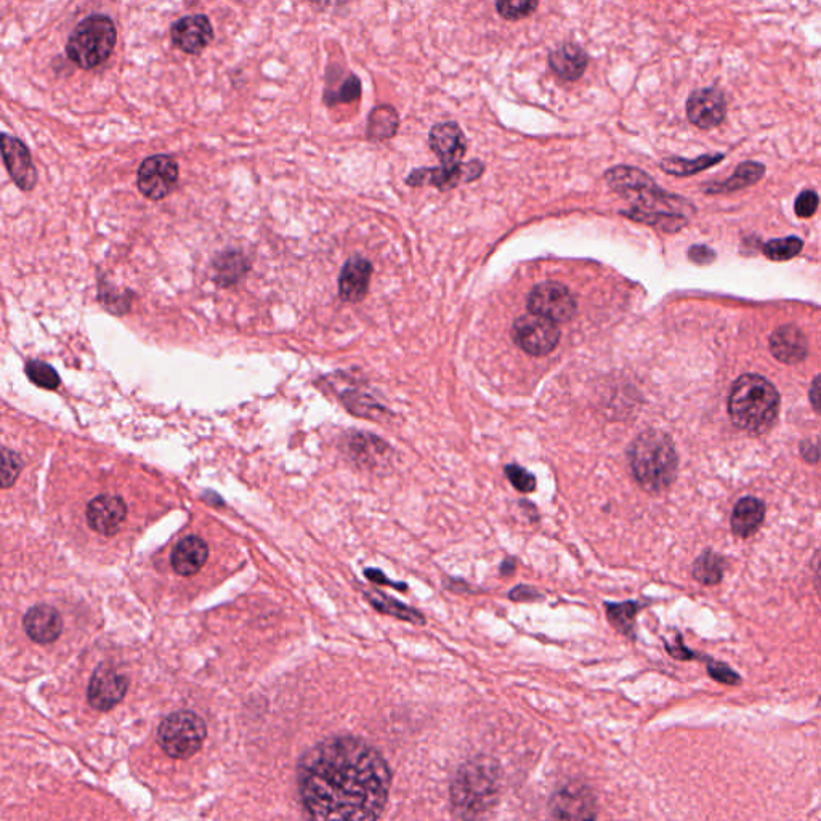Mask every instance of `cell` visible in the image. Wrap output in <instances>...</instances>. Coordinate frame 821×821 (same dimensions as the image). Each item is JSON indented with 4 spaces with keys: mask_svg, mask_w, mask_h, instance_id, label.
Wrapping results in <instances>:
<instances>
[{
    "mask_svg": "<svg viewBox=\"0 0 821 821\" xmlns=\"http://www.w3.org/2000/svg\"><path fill=\"white\" fill-rule=\"evenodd\" d=\"M390 783L381 753L355 737L321 741L297 765L307 821H377L389 801Z\"/></svg>",
    "mask_w": 821,
    "mask_h": 821,
    "instance_id": "6da1fadb",
    "label": "cell"
},
{
    "mask_svg": "<svg viewBox=\"0 0 821 821\" xmlns=\"http://www.w3.org/2000/svg\"><path fill=\"white\" fill-rule=\"evenodd\" d=\"M632 475L642 490L661 493L668 490L677 477L676 446L668 433L661 430H645L632 441L629 448Z\"/></svg>",
    "mask_w": 821,
    "mask_h": 821,
    "instance_id": "7a4b0ae2",
    "label": "cell"
},
{
    "mask_svg": "<svg viewBox=\"0 0 821 821\" xmlns=\"http://www.w3.org/2000/svg\"><path fill=\"white\" fill-rule=\"evenodd\" d=\"M780 395L772 382L757 374L741 376L728 397V413L737 427L749 433H764L775 424Z\"/></svg>",
    "mask_w": 821,
    "mask_h": 821,
    "instance_id": "3957f363",
    "label": "cell"
},
{
    "mask_svg": "<svg viewBox=\"0 0 821 821\" xmlns=\"http://www.w3.org/2000/svg\"><path fill=\"white\" fill-rule=\"evenodd\" d=\"M499 769L496 762L477 757L459 769L451 785V805L459 820L472 821L493 805L498 796Z\"/></svg>",
    "mask_w": 821,
    "mask_h": 821,
    "instance_id": "277c9868",
    "label": "cell"
},
{
    "mask_svg": "<svg viewBox=\"0 0 821 821\" xmlns=\"http://www.w3.org/2000/svg\"><path fill=\"white\" fill-rule=\"evenodd\" d=\"M118 41L116 25L106 15H90L73 29L66 55L81 69H95L110 60Z\"/></svg>",
    "mask_w": 821,
    "mask_h": 821,
    "instance_id": "5b68a950",
    "label": "cell"
},
{
    "mask_svg": "<svg viewBox=\"0 0 821 821\" xmlns=\"http://www.w3.org/2000/svg\"><path fill=\"white\" fill-rule=\"evenodd\" d=\"M605 178H607L608 185L616 193L634 204L635 211L655 214V212H660L656 211V207H668L671 211L684 207L680 206V204L685 203L684 199L669 195L666 191L661 190L653 182L652 177H648L645 172L635 169V167H613L605 174Z\"/></svg>",
    "mask_w": 821,
    "mask_h": 821,
    "instance_id": "8992f818",
    "label": "cell"
},
{
    "mask_svg": "<svg viewBox=\"0 0 821 821\" xmlns=\"http://www.w3.org/2000/svg\"><path fill=\"white\" fill-rule=\"evenodd\" d=\"M207 737L204 720L190 711H178L162 720L158 743L172 759H190L203 748Z\"/></svg>",
    "mask_w": 821,
    "mask_h": 821,
    "instance_id": "52a82bcc",
    "label": "cell"
},
{
    "mask_svg": "<svg viewBox=\"0 0 821 821\" xmlns=\"http://www.w3.org/2000/svg\"><path fill=\"white\" fill-rule=\"evenodd\" d=\"M526 307L531 315L542 316L546 320L557 323H567L575 318L578 304L570 289L562 283H541L534 286L528 296Z\"/></svg>",
    "mask_w": 821,
    "mask_h": 821,
    "instance_id": "ba28073f",
    "label": "cell"
},
{
    "mask_svg": "<svg viewBox=\"0 0 821 821\" xmlns=\"http://www.w3.org/2000/svg\"><path fill=\"white\" fill-rule=\"evenodd\" d=\"M512 337L515 344L528 355L546 356L559 345L560 329L554 321L528 313L515 320Z\"/></svg>",
    "mask_w": 821,
    "mask_h": 821,
    "instance_id": "9c48e42d",
    "label": "cell"
},
{
    "mask_svg": "<svg viewBox=\"0 0 821 821\" xmlns=\"http://www.w3.org/2000/svg\"><path fill=\"white\" fill-rule=\"evenodd\" d=\"M178 183V164L167 154H154L137 170L138 191L150 201H162Z\"/></svg>",
    "mask_w": 821,
    "mask_h": 821,
    "instance_id": "30bf717a",
    "label": "cell"
},
{
    "mask_svg": "<svg viewBox=\"0 0 821 821\" xmlns=\"http://www.w3.org/2000/svg\"><path fill=\"white\" fill-rule=\"evenodd\" d=\"M597 804L591 789L583 783H568L551 802L552 821H595Z\"/></svg>",
    "mask_w": 821,
    "mask_h": 821,
    "instance_id": "8fae6325",
    "label": "cell"
},
{
    "mask_svg": "<svg viewBox=\"0 0 821 821\" xmlns=\"http://www.w3.org/2000/svg\"><path fill=\"white\" fill-rule=\"evenodd\" d=\"M129 680L108 664H100L90 679L87 700L97 711H111L127 695Z\"/></svg>",
    "mask_w": 821,
    "mask_h": 821,
    "instance_id": "7c38bea8",
    "label": "cell"
},
{
    "mask_svg": "<svg viewBox=\"0 0 821 821\" xmlns=\"http://www.w3.org/2000/svg\"><path fill=\"white\" fill-rule=\"evenodd\" d=\"M485 166L480 161H470L467 164H458L454 167H440V169H419L406 178L409 187L432 185L438 190H451L461 183L474 182L482 177Z\"/></svg>",
    "mask_w": 821,
    "mask_h": 821,
    "instance_id": "4fadbf2b",
    "label": "cell"
},
{
    "mask_svg": "<svg viewBox=\"0 0 821 821\" xmlns=\"http://www.w3.org/2000/svg\"><path fill=\"white\" fill-rule=\"evenodd\" d=\"M2 156L13 183L21 191H33L37 185V170L28 146L20 138L2 134Z\"/></svg>",
    "mask_w": 821,
    "mask_h": 821,
    "instance_id": "5bb4252c",
    "label": "cell"
},
{
    "mask_svg": "<svg viewBox=\"0 0 821 821\" xmlns=\"http://www.w3.org/2000/svg\"><path fill=\"white\" fill-rule=\"evenodd\" d=\"M170 37L177 49L188 55H199L214 39V28L206 15H188L175 21Z\"/></svg>",
    "mask_w": 821,
    "mask_h": 821,
    "instance_id": "9a60e30c",
    "label": "cell"
},
{
    "mask_svg": "<svg viewBox=\"0 0 821 821\" xmlns=\"http://www.w3.org/2000/svg\"><path fill=\"white\" fill-rule=\"evenodd\" d=\"M127 517L124 499L116 494H100L87 506V522L95 533L114 536Z\"/></svg>",
    "mask_w": 821,
    "mask_h": 821,
    "instance_id": "2e32d148",
    "label": "cell"
},
{
    "mask_svg": "<svg viewBox=\"0 0 821 821\" xmlns=\"http://www.w3.org/2000/svg\"><path fill=\"white\" fill-rule=\"evenodd\" d=\"M727 103L717 89L695 90L687 100V116L700 129H714L724 121Z\"/></svg>",
    "mask_w": 821,
    "mask_h": 821,
    "instance_id": "e0dca14e",
    "label": "cell"
},
{
    "mask_svg": "<svg viewBox=\"0 0 821 821\" xmlns=\"http://www.w3.org/2000/svg\"><path fill=\"white\" fill-rule=\"evenodd\" d=\"M429 143L443 167L458 166L467 151L466 135L456 122H441L433 126L429 134Z\"/></svg>",
    "mask_w": 821,
    "mask_h": 821,
    "instance_id": "ac0fdd59",
    "label": "cell"
},
{
    "mask_svg": "<svg viewBox=\"0 0 821 821\" xmlns=\"http://www.w3.org/2000/svg\"><path fill=\"white\" fill-rule=\"evenodd\" d=\"M373 265L361 255H353L344 263L339 276V296L344 302L358 304L368 296Z\"/></svg>",
    "mask_w": 821,
    "mask_h": 821,
    "instance_id": "d6986e66",
    "label": "cell"
},
{
    "mask_svg": "<svg viewBox=\"0 0 821 821\" xmlns=\"http://www.w3.org/2000/svg\"><path fill=\"white\" fill-rule=\"evenodd\" d=\"M23 627L29 639L36 644H52L63 632V619L50 605H36L26 611Z\"/></svg>",
    "mask_w": 821,
    "mask_h": 821,
    "instance_id": "ffe728a7",
    "label": "cell"
},
{
    "mask_svg": "<svg viewBox=\"0 0 821 821\" xmlns=\"http://www.w3.org/2000/svg\"><path fill=\"white\" fill-rule=\"evenodd\" d=\"M770 350L781 363L797 364L805 360L809 353V344L801 329L793 324H786L773 331L770 336Z\"/></svg>",
    "mask_w": 821,
    "mask_h": 821,
    "instance_id": "44dd1931",
    "label": "cell"
},
{
    "mask_svg": "<svg viewBox=\"0 0 821 821\" xmlns=\"http://www.w3.org/2000/svg\"><path fill=\"white\" fill-rule=\"evenodd\" d=\"M207 557H209L207 542L198 536H188L177 542V546L170 555V563L177 575L193 576L206 565Z\"/></svg>",
    "mask_w": 821,
    "mask_h": 821,
    "instance_id": "7402d4cb",
    "label": "cell"
},
{
    "mask_svg": "<svg viewBox=\"0 0 821 821\" xmlns=\"http://www.w3.org/2000/svg\"><path fill=\"white\" fill-rule=\"evenodd\" d=\"M586 52L576 44H563L552 50L549 55V66L563 81H578L586 73Z\"/></svg>",
    "mask_w": 821,
    "mask_h": 821,
    "instance_id": "603a6c76",
    "label": "cell"
},
{
    "mask_svg": "<svg viewBox=\"0 0 821 821\" xmlns=\"http://www.w3.org/2000/svg\"><path fill=\"white\" fill-rule=\"evenodd\" d=\"M350 451H352V458L360 466H366L369 469L384 466L385 462H389L390 453H392V449L382 438L374 437L369 433L353 435L350 441Z\"/></svg>",
    "mask_w": 821,
    "mask_h": 821,
    "instance_id": "cb8c5ba5",
    "label": "cell"
},
{
    "mask_svg": "<svg viewBox=\"0 0 821 821\" xmlns=\"http://www.w3.org/2000/svg\"><path fill=\"white\" fill-rule=\"evenodd\" d=\"M251 270V263L243 252L228 249L214 260V281L219 288L227 289L241 283Z\"/></svg>",
    "mask_w": 821,
    "mask_h": 821,
    "instance_id": "d4e9b609",
    "label": "cell"
},
{
    "mask_svg": "<svg viewBox=\"0 0 821 821\" xmlns=\"http://www.w3.org/2000/svg\"><path fill=\"white\" fill-rule=\"evenodd\" d=\"M765 517L764 502L756 498L741 499L732 515V528L740 538L756 533Z\"/></svg>",
    "mask_w": 821,
    "mask_h": 821,
    "instance_id": "484cf974",
    "label": "cell"
},
{
    "mask_svg": "<svg viewBox=\"0 0 821 821\" xmlns=\"http://www.w3.org/2000/svg\"><path fill=\"white\" fill-rule=\"evenodd\" d=\"M376 611L384 613V615L393 616V618L401 619V621H408L411 624H425V616L416 608L409 607L406 603L400 600L393 599L384 592L371 591L364 594Z\"/></svg>",
    "mask_w": 821,
    "mask_h": 821,
    "instance_id": "4316f807",
    "label": "cell"
},
{
    "mask_svg": "<svg viewBox=\"0 0 821 821\" xmlns=\"http://www.w3.org/2000/svg\"><path fill=\"white\" fill-rule=\"evenodd\" d=\"M398 126L400 118L397 110L390 105H381L369 114L366 134L371 142H385L397 135Z\"/></svg>",
    "mask_w": 821,
    "mask_h": 821,
    "instance_id": "83f0119b",
    "label": "cell"
},
{
    "mask_svg": "<svg viewBox=\"0 0 821 821\" xmlns=\"http://www.w3.org/2000/svg\"><path fill=\"white\" fill-rule=\"evenodd\" d=\"M765 174V167L759 162H745L738 166L737 172L733 177L728 178L727 182L714 183L706 187L709 195L714 193H732V191L743 190V188L751 187L754 183L759 182Z\"/></svg>",
    "mask_w": 821,
    "mask_h": 821,
    "instance_id": "f1b7e54d",
    "label": "cell"
},
{
    "mask_svg": "<svg viewBox=\"0 0 821 821\" xmlns=\"http://www.w3.org/2000/svg\"><path fill=\"white\" fill-rule=\"evenodd\" d=\"M724 159V154H704L695 161H688L682 158H668L661 162V169L676 177H688L695 175L708 167L716 166L717 162Z\"/></svg>",
    "mask_w": 821,
    "mask_h": 821,
    "instance_id": "f546056e",
    "label": "cell"
},
{
    "mask_svg": "<svg viewBox=\"0 0 821 821\" xmlns=\"http://www.w3.org/2000/svg\"><path fill=\"white\" fill-rule=\"evenodd\" d=\"M342 401L347 406L350 413L355 416L368 417V419H381L384 414H389V411L384 406L379 405L374 398L369 397L366 393L360 392H345L342 395Z\"/></svg>",
    "mask_w": 821,
    "mask_h": 821,
    "instance_id": "4dcf8cb0",
    "label": "cell"
},
{
    "mask_svg": "<svg viewBox=\"0 0 821 821\" xmlns=\"http://www.w3.org/2000/svg\"><path fill=\"white\" fill-rule=\"evenodd\" d=\"M724 575V560L720 559L719 555L712 554V552H704L693 565V576L696 581L706 586H714L720 583Z\"/></svg>",
    "mask_w": 821,
    "mask_h": 821,
    "instance_id": "1f68e13d",
    "label": "cell"
},
{
    "mask_svg": "<svg viewBox=\"0 0 821 821\" xmlns=\"http://www.w3.org/2000/svg\"><path fill=\"white\" fill-rule=\"evenodd\" d=\"M605 607H607L608 621H610L611 626L618 629L621 634H634L635 616H637V611H639V605H637V603H607Z\"/></svg>",
    "mask_w": 821,
    "mask_h": 821,
    "instance_id": "d6a6232c",
    "label": "cell"
},
{
    "mask_svg": "<svg viewBox=\"0 0 821 821\" xmlns=\"http://www.w3.org/2000/svg\"><path fill=\"white\" fill-rule=\"evenodd\" d=\"M132 297H134L132 292H119L118 289L110 286L108 281H100V284H98V300L113 315H126L130 310V305H132Z\"/></svg>",
    "mask_w": 821,
    "mask_h": 821,
    "instance_id": "836d02e7",
    "label": "cell"
},
{
    "mask_svg": "<svg viewBox=\"0 0 821 821\" xmlns=\"http://www.w3.org/2000/svg\"><path fill=\"white\" fill-rule=\"evenodd\" d=\"M802 249H804L802 239L788 236V238L772 239L769 243H765L762 251L765 257L773 262H786L801 254Z\"/></svg>",
    "mask_w": 821,
    "mask_h": 821,
    "instance_id": "e575fe53",
    "label": "cell"
},
{
    "mask_svg": "<svg viewBox=\"0 0 821 821\" xmlns=\"http://www.w3.org/2000/svg\"><path fill=\"white\" fill-rule=\"evenodd\" d=\"M26 374H28L29 381L36 384L37 387L45 390H55L60 387V376H58L55 368H52L49 363L41 360H29L26 363Z\"/></svg>",
    "mask_w": 821,
    "mask_h": 821,
    "instance_id": "d590c367",
    "label": "cell"
},
{
    "mask_svg": "<svg viewBox=\"0 0 821 821\" xmlns=\"http://www.w3.org/2000/svg\"><path fill=\"white\" fill-rule=\"evenodd\" d=\"M361 82L355 74H350L347 79L336 90H326L324 102L326 105H337V103H353L360 98Z\"/></svg>",
    "mask_w": 821,
    "mask_h": 821,
    "instance_id": "8d00e7d4",
    "label": "cell"
},
{
    "mask_svg": "<svg viewBox=\"0 0 821 821\" xmlns=\"http://www.w3.org/2000/svg\"><path fill=\"white\" fill-rule=\"evenodd\" d=\"M538 5L536 0H502L496 4V9L504 20L517 21L530 17Z\"/></svg>",
    "mask_w": 821,
    "mask_h": 821,
    "instance_id": "74e56055",
    "label": "cell"
},
{
    "mask_svg": "<svg viewBox=\"0 0 821 821\" xmlns=\"http://www.w3.org/2000/svg\"><path fill=\"white\" fill-rule=\"evenodd\" d=\"M21 470H23V461L17 453H13L9 448H2V488L7 490L10 486L15 485L17 478L20 477Z\"/></svg>",
    "mask_w": 821,
    "mask_h": 821,
    "instance_id": "f35d334b",
    "label": "cell"
},
{
    "mask_svg": "<svg viewBox=\"0 0 821 821\" xmlns=\"http://www.w3.org/2000/svg\"><path fill=\"white\" fill-rule=\"evenodd\" d=\"M504 472H506V477L509 478L510 483L514 485L515 490L520 491V493L528 494L536 490V477L528 472L525 467L510 464Z\"/></svg>",
    "mask_w": 821,
    "mask_h": 821,
    "instance_id": "ab89813d",
    "label": "cell"
},
{
    "mask_svg": "<svg viewBox=\"0 0 821 821\" xmlns=\"http://www.w3.org/2000/svg\"><path fill=\"white\" fill-rule=\"evenodd\" d=\"M818 204H820V199H818L817 193L812 190H805L797 196L794 211H796L797 217L810 219L817 212Z\"/></svg>",
    "mask_w": 821,
    "mask_h": 821,
    "instance_id": "60d3db41",
    "label": "cell"
},
{
    "mask_svg": "<svg viewBox=\"0 0 821 821\" xmlns=\"http://www.w3.org/2000/svg\"><path fill=\"white\" fill-rule=\"evenodd\" d=\"M688 257L698 265H708V263L716 260V252L709 249L708 246H693L688 251Z\"/></svg>",
    "mask_w": 821,
    "mask_h": 821,
    "instance_id": "b9f144b4",
    "label": "cell"
},
{
    "mask_svg": "<svg viewBox=\"0 0 821 821\" xmlns=\"http://www.w3.org/2000/svg\"><path fill=\"white\" fill-rule=\"evenodd\" d=\"M709 672H711L714 679L724 682V684H738L740 682V677L724 664H712V666H709Z\"/></svg>",
    "mask_w": 821,
    "mask_h": 821,
    "instance_id": "7bdbcfd3",
    "label": "cell"
},
{
    "mask_svg": "<svg viewBox=\"0 0 821 821\" xmlns=\"http://www.w3.org/2000/svg\"><path fill=\"white\" fill-rule=\"evenodd\" d=\"M364 576H366V578H368L369 581H373L374 584H382V586H392L395 587V589H398V591H406V589H408L406 583H393V581H390V579L387 578V576H385L381 570H374V568H368V570L364 571Z\"/></svg>",
    "mask_w": 821,
    "mask_h": 821,
    "instance_id": "ee69618b",
    "label": "cell"
},
{
    "mask_svg": "<svg viewBox=\"0 0 821 821\" xmlns=\"http://www.w3.org/2000/svg\"><path fill=\"white\" fill-rule=\"evenodd\" d=\"M509 597L515 600V602H528V600L539 599L541 595L534 591V589H531V587L518 586L515 587L514 591L510 592Z\"/></svg>",
    "mask_w": 821,
    "mask_h": 821,
    "instance_id": "f6af8a7d",
    "label": "cell"
},
{
    "mask_svg": "<svg viewBox=\"0 0 821 821\" xmlns=\"http://www.w3.org/2000/svg\"><path fill=\"white\" fill-rule=\"evenodd\" d=\"M802 454H804V458L807 459L809 462H817L821 459V443L817 441V443H812V441H805L804 445H802Z\"/></svg>",
    "mask_w": 821,
    "mask_h": 821,
    "instance_id": "bcb514c9",
    "label": "cell"
},
{
    "mask_svg": "<svg viewBox=\"0 0 821 821\" xmlns=\"http://www.w3.org/2000/svg\"><path fill=\"white\" fill-rule=\"evenodd\" d=\"M810 401L818 414H821V376L815 377L810 387Z\"/></svg>",
    "mask_w": 821,
    "mask_h": 821,
    "instance_id": "7dc6e473",
    "label": "cell"
},
{
    "mask_svg": "<svg viewBox=\"0 0 821 821\" xmlns=\"http://www.w3.org/2000/svg\"><path fill=\"white\" fill-rule=\"evenodd\" d=\"M813 579H815V589L821 597V549L813 560Z\"/></svg>",
    "mask_w": 821,
    "mask_h": 821,
    "instance_id": "c3c4849f",
    "label": "cell"
},
{
    "mask_svg": "<svg viewBox=\"0 0 821 821\" xmlns=\"http://www.w3.org/2000/svg\"><path fill=\"white\" fill-rule=\"evenodd\" d=\"M514 568H515L514 560H506V562L502 563L501 570H502V573H504V575H506V570H509V573H512V571H514Z\"/></svg>",
    "mask_w": 821,
    "mask_h": 821,
    "instance_id": "681fc988",
    "label": "cell"
}]
</instances>
